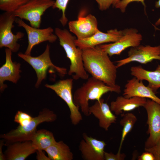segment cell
Listing matches in <instances>:
<instances>
[{
	"label": "cell",
	"instance_id": "6da1fadb",
	"mask_svg": "<svg viewBox=\"0 0 160 160\" xmlns=\"http://www.w3.org/2000/svg\"><path fill=\"white\" fill-rule=\"evenodd\" d=\"M82 50L84 65L86 71L108 86H117V68L108 54L98 46Z\"/></svg>",
	"mask_w": 160,
	"mask_h": 160
},
{
	"label": "cell",
	"instance_id": "7a4b0ae2",
	"mask_svg": "<svg viewBox=\"0 0 160 160\" xmlns=\"http://www.w3.org/2000/svg\"><path fill=\"white\" fill-rule=\"evenodd\" d=\"M87 80L76 90L73 95L74 104L80 108L86 116L91 114L89 112V100H99L103 95L109 92L119 94L121 92V87L118 84L115 87L110 86L92 76Z\"/></svg>",
	"mask_w": 160,
	"mask_h": 160
},
{
	"label": "cell",
	"instance_id": "3957f363",
	"mask_svg": "<svg viewBox=\"0 0 160 160\" xmlns=\"http://www.w3.org/2000/svg\"><path fill=\"white\" fill-rule=\"evenodd\" d=\"M55 32L59 39L60 45L64 49L70 62L68 75L71 76L75 80H87L89 76L84 67L82 50L76 45V37L66 29L56 27Z\"/></svg>",
	"mask_w": 160,
	"mask_h": 160
},
{
	"label": "cell",
	"instance_id": "277c9868",
	"mask_svg": "<svg viewBox=\"0 0 160 160\" xmlns=\"http://www.w3.org/2000/svg\"><path fill=\"white\" fill-rule=\"evenodd\" d=\"M57 119V116L53 111L47 109H43L37 116L33 117L27 125L24 126L19 125L16 129L1 135L0 138L11 143L31 141L39 124L44 122H53Z\"/></svg>",
	"mask_w": 160,
	"mask_h": 160
},
{
	"label": "cell",
	"instance_id": "5b68a950",
	"mask_svg": "<svg viewBox=\"0 0 160 160\" xmlns=\"http://www.w3.org/2000/svg\"><path fill=\"white\" fill-rule=\"evenodd\" d=\"M18 56L29 63L35 70L37 80L35 85L36 88L38 87L43 80L47 76L48 70L51 68L58 73L62 76L67 74V69L55 65L52 63L50 56V46L47 44L44 52L37 57H33L19 52Z\"/></svg>",
	"mask_w": 160,
	"mask_h": 160
},
{
	"label": "cell",
	"instance_id": "8992f818",
	"mask_svg": "<svg viewBox=\"0 0 160 160\" xmlns=\"http://www.w3.org/2000/svg\"><path fill=\"white\" fill-rule=\"evenodd\" d=\"M55 2L53 0H29L13 13L16 17L28 21L31 26L39 28L42 16Z\"/></svg>",
	"mask_w": 160,
	"mask_h": 160
},
{
	"label": "cell",
	"instance_id": "52a82bcc",
	"mask_svg": "<svg viewBox=\"0 0 160 160\" xmlns=\"http://www.w3.org/2000/svg\"><path fill=\"white\" fill-rule=\"evenodd\" d=\"M16 18L12 12H4L0 15V47H6L13 52L19 50L20 45L17 41L24 35L21 31L15 34L12 32Z\"/></svg>",
	"mask_w": 160,
	"mask_h": 160
},
{
	"label": "cell",
	"instance_id": "ba28073f",
	"mask_svg": "<svg viewBox=\"0 0 160 160\" xmlns=\"http://www.w3.org/2000/svg\"><path fill=\"white\" fill-rule=\"evenodd\" d=\"M73 79H67L60 80L55 84H46L45 86L53 91L66 103L70 112V117L72 124L77 125L82 120L79 108L74 103L72 94Z\"/></svg>",
	"mask_w": 160,
	"mask_h": 160
},
{
	"label": "cell",
	"instance_id": "9c48e42d",
	"mask_svg": "<svg viewBox=\"0 0 160 160\" xmlns=\"http://www.w3.org/2000/svg\"><path fill=\"white\" fill-rule=\"evenodd\" d=\"M144 107L147 115V133L149 135L144 147L145 148H148L160 141V104L148 99Z\"/></svg>",
	"mask_w": 160,
	"mask_h": 160
},
{
	"label": "cell",
	"instance_id": "30bf717a",
	"mask_svg": "<svg viewBox=\"0 0 160 160\" xmlns=\"http://www.w3.org/2000/svg\"><path fill=\"white\" fill-rule=\"evenodd\" d=\"M142 39V35L138 33L137 29L127 28L123 30L122 36L116 41L98 46L109 56H112L120 54L128 48L139 46Z\"/></svg>",
	"mask_w": 160,
	"mask_h": 160
},
{
	"label": "cell",
	"instance_id": "8fae6325",
	"mask_svg": "<svg viewBox=\"0 0 160 160\" xmlns=\"http://www.w3.org/2000/svg\"><path fill=\"white\" fill-rule=\"evenodd\" d=\"M15 22L18 26L23 28L27 33L28 44L25 53L26 55H31L32 50L35 45L45 41L53 43L58 38L53 33L54 30L51 27L43 29L33 27L27 24L22 19L17 17Z\"/></svg>",
	"mask_w": 160,
	"mask_h": 160
},
{
	"label": "cell",
	"instance_id": "7c38bea8",
	"mask_svg": "<svg viewBox=\"0 0 160 160\" xmlns=\"http://www.w3.org/2000/svg\"><path fill=\"white\" fill-rule=\"evenodd\" d=\"M153 60H160V45L151 46L140 45L131 47L128 52L127 57L115 62L118 68L131 62L146 64Z\"/></svg>",
	"mask_w": 160,
	"mask_h": 160
},
{
	"label": "cell",
	"instance_id": "4fadbf2b",
	"mask_svg": "<svg viewBox=\"0 0 160 160\" xmlns=\"http://www.w3.org/2000/svg\"><path fill=\"white\" fill-rule=\"evenodd\" d=\"M79 148L85 160H104L105 148L106 144L103 140L89 136L85 133L82 135Z\"/></svg>",
	"mask_w": 160,
	"mask_h": 160
},
{
	"label": "cell",
	"instance_id": "5bb4252c",
	"mask_svg": "<svg viewBox=\"0 0 160 160\" xmlns=\"http://www.w3.org/2000/svg\"><path fill=\"white\" fill-rule=\"evenodd\" d=\"M96 17L89 14L85 17L80 16L76 20L68 23L70 31L74 34L77 39L90 37L99 30Z\"/></svg>",
	"mask_w": 160,
	"mask_h": 160
},
{
	"label": "cell",
	"instance_id": "9a60e30c",
	"mask_svg": "<svg viewBox=\"0 0 160 160\" xmlns=\"http://www.w3.org/2000/svg\"><path fill=\"white\" fill-rule=\"evenodd\" d=\"M123 35V30H118L116 28L108 30L106 33L99 30L90 37L83 39H76L75 43L77 47L83 50L105 43L115 42Z\"/></svg>",
	"mask_w": 160,
	"mask_h": 160
},
{
	"label": "cell",
	"instance_id": "2e32d148",
	"mask_svg": "<svg viewBox=\"0 0 160 160\" xmlns=\"http://www.w3.org/2000/svg\"><path fill=\"white\" fill-rule=\"evenodd\" d=\"M12 51L8 48L5 49V62L0 68V90L3 92L7 86L4 84L8 81L16 84L20 77L21 64L12 59Z\"/></svg>",
	"mask_w": 160,
	"mask_h": 160
},
{
	"label": "cell",
	"instance_id": "e0dca14e",
	"mask_svg": "<svg viewBox=\"0 0 160 160\" xmlns=\"http://www.w3.org/2000/svg\"><path fill=\"white\" fill-rule=\"evenodd\" d=\"M142 81L135 77L127 80L123 95L128 98L134 97L148 98L160 104V98L150 87L145 86Z\"/></svg>",
	"mask_w": 160,
	"mask_h": 160
},
{
	"label": "cell",
	"instance_id": "ac0fdd59",
	"mask_svg": "<svg viewBox=\"0 0 160 160\" xmlns=\"http://www.w3.org/2000/svg\"><path fill=\"white\" fill-rule=\"evenodd\" d=\"M89 112L98 119L100 127L106 131L117 120V117L113 113L110 106L104 102L103 98L96 100L93 105L89 107Z\"/></svg>",
	"mask_w": 160,
	"mask_h": 160
},
{
	"label": "cell",
	"instance_id": "d6986e66",
	"mask_svg": "<svg viewBox=\"0 0 160 160\" xmlns=\"http://www.w3.org/2000/svg\"><path fill=\"white\" fill-rule=\"evenodd\" d=\"M147 100L145 98L134 97L128 98L123 96H119L115 100L111 103L110 108L115 115H118L123 112H128L140 107H144Z\"/></svg>",
	"mask_w": 160,
	"mask_h": 160
},
{
	"label": "cell",
	"instance_id": "ffe728a7",
	"mask_svg": "<svg viewBox=\"0 0 160 160\" xmlns=\"http://www.w3.org/2000/svg\"><path fill=\"white\" fill-rule=\"evenodd\" d=\"M36 151L31 141L17 142L9 146L4 155L6 160H24Z\"/></svg>",
	"mask_w": 160,
	"mask_h": 160
},
{
	"label": "cell",
	"instance_id": "44dd1931",
	"mask_svg": "<svg viewBox=\"0 0 160 160\" xmlns=\"http://www.w3.org/2000/svg\"><path fill=\"white\" fill-rule=\"evenodd\" d=\"M131 74L140 80L147 81L148 86L156 94L160 88V72L155 70L151 71L146 70L140 66L132 67Z\"/></svg>",
	"mask_w": 160,
	"mask_h": 160
},
{
	"label": "cell",
	"instance_id": "7402d4cb",
	"mask_svg": "<svg viewBox=\"0 0 160 160\" xmlns=\"http://www.w3.org/2000/svg\"><path fill=\"white\" fill-rule=\"evenodd\" d=\"M45 151L50 160H72L73 155L69 147L62 141H56Z\"/></svg>",
	"mask_w": 160,
	"mask_h": 160
},
{
	"label": "cell",
	"instance_id": "603a6c76",
	"mask_svg": "<svg viewBox=\"0 0 160 160\" xmlns=\"http://www.w3.org/2000/svg\"><path fill=\"white\" fill-rule=\"evenodd\" d=\"M31 141L33 148L37 151H45L56 141L53 133L47 130H37Z\"/></svg>",
	"mask_w": 160,
	"mask_h": 160
},
{
	"label": "cell",
	"instance_id": "cb8c5ba5",
	"mask_svg": "<svg viewBox=\"0 0 160 160\" xmlns=\"http://www.w3.org/2000/svg\"><path fill=\"white\" fill-rule=\"evenodd\" d=\"M121 115L122 118L119 123L123 127V129L119 151H121L122 144L126 136L132 130L137 120V117L132 113H127Z\"/></svg>",
	"mask_w": 160,
	"mask_h": 160
},
{
	"label": "cell",
	"instance_id": "d4e9b609",
	"mask_svg": "<svg viewBox=\"0 0 160 160\" xmlns=\"http://www.w3.org/2000/svg\"><path fill=\"white\" fill-rule=\"evenodd\" d=\"M29 0H0V9L4 12H13Z\"/></svg>",
	"mask_w": 160,
	"mask_h": 160
},
{
	"label": "cell",
	"instance_id": "484cf974",
	"mask_svg": "<svg viewBox=\"0 0 160 160\" xmlns=\"http://www.w3.org/2000/svg\"><path fill=\"white\" fill-rule=\"evenodd\" d=\"M69 0H56L52 7L53 9L57 8L62 12V15L59 21L63 26L66 25L68 19L66 17L65 12Z\"/></svg>",
	"mask_w": 160,
	"mask_h": 160
},
{
	"label": "cell",
	"instance_id": "4316f807",
	"mask_svg": "<svg viewBox=\"0 0 160 160\" xmlns=\"http://www.w3.org/2000/svg\"><path fill=\"white\" fill-rule=\"evenodd\" d=\"M33 117L28 114L19 111L16 113L14 121L19 125L24 126L27 125L32 120Z\"/></svg>",
	"mask_w": 160,
	"mask_h": 160
},
{
	"label": "cell",
	"instance_id": "83f0119b",
	"mask_svg": "<svg viewBox=\"0 0 160 160\" xmlns=\"http://www.w3.org/2000/svg\"><path fill=\"white\" fill-rule=\"evenodd\" d=\"M145 0H122L117 3L114 6L116 9H119L122 13L124 12L127 5L130 3L134 1L140 2L142 4L145 6Z\"/></svg>",
	"mask_w": 160,
	"mask_h": 160
},
{
	"label": "cell",
	"instance_id": "f1b7e54d",
	"mask_svg": "<svg viewBox=\"0 0 160 160\" xmlns=\"http://www.w3.org/2000/svg\"><path fill=\"white\" fill-rule=\"evenodd\" d=\"M126 157V155L124 153H121L120 151H118L116 154L112 153H108L105 152L104 155V159L105 160H124Z\"/></svg>",
	"mask_w": 160,
	"mask_h": 160
},
{
	"label": "cell",
	"instance_id": "f546056e",
	"mask_svg": "<svg viewBox=\"0 0 160 160\" xmlns=\"http://www.w3.org/2000/svg\"><path fill=\"white\" fill-rule=\"evenodd\" d=\"M98 4L99 9L104 11L108 9L112 5V0H95Z\"/></svg>",
	"mask_w": 160,
	"mask_h": 160
},
{
	"label": "cell",
	"instance_id": "4dcf8cb0",
	"mask_svg": "<svg viewBox=\"0 0 160 160\" xmlns=\"http://www.w3.org/2000/svg\"><path fill=\"white\" fill-rule=\"evenodd\" d=\"M138 160H155L153 154L151 152L145 151L138 156Z\"/></svg>",
	"mask_w": 160,
	"mask_h": 160
},
{
	"label": "cell",
	"instance_id": "1f68e13d",
	"mask_svg": "<svg viewBox=\"0 0 160 160\" xmlns=\"http://www.w3.org/2000/svg\"><path fill=\"white\" fill-rule=\"evenodd\" d=\"M145 151L151 152L153 154L160 155V141L151 148H145Z\"/></svg>",
	"mask_w": 160,
	"mask_h": 160
},
{
	"label": "cell",
	"instance_id": "d6a6232c",
	"mask_svg": "<svg viewBox=\"0 0 160 160\" xmlns=\"http://www.w3.org/2000/svg\"><path fill=\"white\" fill-rule=\"evenodd\" d=\"M36 159L38 160H50L49 157L47 156L43 150H37L36 151Z\"/></svg>",
	"mask_w": 160,
	"mask_h": 160
},
{
	"label": "cell",
	"instance_id": "836d02e7",
	"mask_svg": "<svg viewBox=\"0 0 160 160\" xmlns=\"http://www.w3.org/2000/svg\"><path fill=\"white\" fill-rule=\"evenodd\" d=\"M4 145V141L1 140L0 142V160H5L6 158L4 154L2 151V148Z\"/></svg>",
	"mask_w": 160,
	"mask_h": 160
},
{
	"label": "cell",
	"instance_id": "e575fe53",
	"mask_svg": "<svg viewBox=\"0 0 160 160\" xmlns=\"http://www.w3.org/2000/svg\"><path fill=\"white\" fill-rule=\"evenodd\" d=\"M155 7L157 8H160V0L156 2L155 5ZM160 25V17L158 20L155 23V25L156 26H158Z\"/></svg>",
	"mask_w": 160,
	"mask_h": 160
},
{
	"label": "cell",
	"instance_id": "d590c367",
	"mask_svg": "<svg viewBox=\"0 0 160 160\" xmlns=\"http://www.w3.org/2000/svg\"><path fill=\"white\" fill-rule=\"evenodd\" d=\"M122 0H112V5L113 7H114L115 5L118 2Z\"/></svg>",
	"mask_w": 160,
	"mask_h": 160
},
{
	"label": "cell",
	"instance_id": "8d00e7d4",
	"mask_svg": "<svg viewBox=\"0 0 160 160\" xmlns=\"http://www.w3.org/2000/svg\"><path fill=\"white\" fill-rule=\"evenodd\" d=\"M155 157V160H160V155L153 154Z\"/></svg>",
	"mask_w": 160,
	"mask_h": 160
},
{
	"label": "cell",
	"instance_id": "74e56055",
	"mask_svg": "<svg viewBox=\"0 0 160 160\" xmlns=\"http://www.w3.org/2000/svg\"><path fill=\"white\" fill-rule=\"evenodd\" d=\"M156 70L160 72V64H159L156 68Z\"/></svg>",
	"mask_w": 160,
	"mask_h": 160
}]
</instances>
